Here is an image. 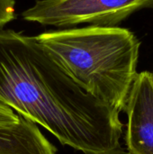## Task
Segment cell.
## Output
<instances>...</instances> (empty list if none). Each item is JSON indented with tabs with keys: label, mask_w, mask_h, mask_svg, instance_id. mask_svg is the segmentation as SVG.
<instances>
[{
	"label": "cell",
	"mask_w": 153,
	"mask_h": 154,
	"mask_svg": "<svg viewBox=\"0 0 153 154\" xmlns=\"http://www.w3.org/2000/svg\"><path fill=\"white\" fill-rule=\"evenodd\" d=\"M0 103L83 154H127L120 112L82 89L36 36L0 30Z\"/></svg>",
	"instance_id": "1"
},
{
	"label": "cell",
	"mask_w": 153,
	"mask_h": 154,
	"mask_svg": "<svg viewBox=\"0 0 153 154\" xmlns=\"http://www.w3.org/2000/svg\"><path fill=\"white\" fill-rule=\"evenodd\" d=\"M37 41L87 93L124 111L138 74L141 42L130 30L87 25L42 32Z\"/></svg>",
	"instance_id": "2"
},
{
	"label": "cell",
	"mask_w": 153,
	"mask_h": 154,
	"mask_svg": "<svg viewBox=\"0 0 153 154\" xmlns=\"http://www.w3.org/2000/svg\"><path fill=\"white\" fill-rule=\"evenodd\" d=\"M147 8H153V0H37L22 13V17L60 29L78 24L116 26Z\"/></svg>",
	"instance_id": "3"
},
{
	"label": "cell",
	"mask_w": 153,
	"mask_h": 154,
	"mask_svg": "<svg viewBox=\"0 0 153 154\" xmlns=\"http://www.w3.org/2000/svg\"><path fill=\"white\" fill-rule=\"evenodd\" d=\"M127 154H153V74L138 72L125 109Z\"/></svg>",
	"instance_id": "4"
},
{
	"label": "cell",
	"mask_w": 153,
	"mask_h": 154,
	"mask_svg": "<svg viewBox=\"0 0 153 154\" xmlns=\"http://www.w3.org/2000/svg\"><path fill=\"white\" fill-rule=\"evenodd\" d=\"M0 154H57V150L35 123L19 115L17 123L0 125Z\"/></svg>",
	"instance_id": "5"
},
{
	"label": "cell",
	"mask_w": 153,
	"mask_h": 154,
	"mask_svg": "<svg viewBox=\"0 0 153 154\" xmlns=\"http://www.w3.org/2000/svg\"><path fill=\"white\" fill-rule=\"evenodd\" d=\"M15 17V1L0 0V30Z\"/></svg>",
	"instance_id": "6"
},
{
	"label": "cell",
	"mask_w": 153,
	"mask_h": 154,
	"mask_svg": "<svg viewBox=\"0 0 153 154\" xmlns=\"http://www.w3.org/2000/svg\"><path fill=\"white\" fill-rule=\"evenodd\" d=\"M19 121V115L11 107L0 103V125H11Z\"/></svg>",
	"instance_id": "7"
},
{
	"label": "cell",
	"mask_w": 153,
	"mask_h": 154,
	"mask_svg": "<svg viewBox=\"0 0 153 154\" xmlns=\"http://www.w3.org/2000/svg\"><path fill=\"white\" fill-rule=\"evenodd\" d=\"M152 74H153V72H152Z\"/></svg>",
	"instance_id": "8"
}]
</instances>
